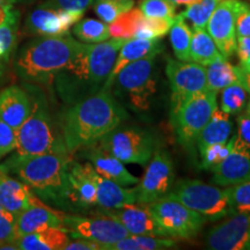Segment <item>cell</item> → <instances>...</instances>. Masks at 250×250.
I'll return each instance as SVG.
<instances>
[{
  "mask_svg": "<svg viewBox=\"0 0 250 250\" xmlns=\"http://www.w3.org/2000/svg\"><path fill=\"white\" fill-rule=\"evenodd\" d=\"M126 39L88 44L56 76L54 83L59 98L71 105L103 88L114 67L118 51Z\"/></svg>",
  "mask_w": 250,
  "mask_h": 250,
  "instance_id": "6da1fadb",
  "label": "cell"
},
{
  "mask_svg": "<svg viewBox=\"0 0 250 250\" xmlns=\"http://www.w3.org/2000/svg\"><path fill=\"white\" fill-rule=\"evenodd\" d=\"M127 118V114L110 89L80 100L62 116V136L67 151L73 154L93 145Z\"/></svg>",
  "mask_w": 250,
  "mask_h": 250,
  "instance_id": "7a4b0ae2",
  "label": "cell"
},
{
  "mask_svg": "<svg viewBox=\"0 0 250 250\" xmlns=\"http://www.w3.org/2000/svg\"><path fill=\"white\" fill-rule=\"evenodd\" d=\"M71 153L21 156L14 154L0 164V171L20 180L42 202L64 208Z\"/></svg>",
  "mask_w": 250,
  "mask_h": 250,
  "instance_id": "3957f363",
  "label": "cell"
},
{
  "mask_svg": "<svg viewBox=\"0 0 250 250\" xmlns=\"http://www.w3.org/2000/svg\"><path fill=\"white\" fill-rule=\"evenodd\" d=\"M85 45L86 43L74 40L70 34L40 36L21 48L14 62V70L28 83H51Z\"/></svg>",
  "mask_w": 250,
  "mask_h": 250,
  "instance_id": "277c9868",
  "label": "cell"
},
{
  "mask_svg": "<svg viewBox=\"0 0 250 250\" xmlns=\"http://www.w3.org/2000/svg\"><path fill=\"white\" fill-rule=\"evenodd\" d=\"M15 154L33 156L48 153H70L42 100L33 101L29 117L17 130Z\"/></svg>",
  "mask_w": 250,
  "mask_h": 250,
  "instance_id": "5b68a950",
  "label": "cell"
},
{
  "mask_svg": "<svg viewBox=\"0 0 250 250\" xmlns=\"http://www.w3.org/2000/svg\"><path fill=\"white\" fill-rule=\"evenodd\" d=\"M156 54L130 62L115 78L111 85L114 96L124 100L137 111L151 108L152 98L156 93L155 58Z\"/></svg>",
  "mask_w": 250,
  "mask_h": 250,
  "instance_id": "8992f818",
  "label": "cell"
},
{
  "mask_svg": "<svg viewBox=\"0 0 250 250\" xmlns=\"http://www.w3.org/2000/svg\"><path fill=\"white\" fill-rule=\"evenodd\" d=\"M170 193L188 208L203 215L206 221L221 220L232 214L228 188L220 189L198 180L184 179L174 183Z\"/></svg>",
  "mask_w": 250,
  "mask_h": 250,
  "instance_id": "52a82bcc",
  "label": "cell"
},
{
  "mask_svg": "<svg viewBox=\"0 0 250 250\" xmlns=\"http://www.w3.org/2000/svg\"><path fill=\"white\" fill-rule=\"evenodd\" d=\"M218 93L205 88L184 101L176 110L171 111L177 142L184 148L190 149L196 144L199 133L218 107Z\"/></svg>",
  "mask_w": 250,
  "mask_h": 250,
  "instance_id": "ba28073f",
  "label": "cell"
},
{
  "mask_svg": "<svg viewBox=\"0 0 250 250\" xmlns=\"http://www.w3.org/2000/svg\"><path fill=\"white\" fill-rule=\"evenodd\" d=\"M96 144L123 164L146 166L158 149L154 134L139 127L117 126Z\"/></svg>",
  "mask_w": 250,
  "mask_h": 250,
  "instance_id": "9c48e42d",
  "label": "cell"
},
{
  "mask_svg": "<svg viewBox=\"0 0 250 250\" xmlns=\"http://www.w3.org/2000/svg\"><path fill=\"white\" fill-rule=\"evenodd\" d=\"M147 206L166 236L190 239L201 232L206 223L203 215L188 208L170 192Z\"/></svg>",
  "mask_w": 250,
  "mask_h": 250,
  "instance_id": "30bf717a",
  "label": "cell"
},
{
  "mask_svg": "<svg viewBox=\"0 0 250 250\" xmlns=\"http://www.w3.org/2000/svg\"><path fill=\"white\" fill-rule=\"evenodd\" d=\"M62 228L68 233L71 239L89 240L101 246L102 250H109L115 243L130 235L116 219L105 214L87 218L64 213Z\"/></svg>",
  "mask_w": 250,
  "mask_h": 250,
  "instance_id": "8fae6325",
  "label": "cell"
},
{
  "mask_svg": "<svg viewBox=\"0 0 250 250\" xmlns=\"http://www.w3.org/2000/svg\"><path fill=\"white\" fill-rule=\"evenodd\" d=\"M175 183L174 164L165 149L158 148L147 164L145 174L137 183V203L148 205L168 195Z\"/></svg>",
  "mask_w": 250,
  "mask_h": 250,
  "instance_id": "7c38bea8",
  "label": "cell"
},
{
  "mask_svg": "<svg viewBox=\"0 0 250 250\" xmlns=\"http://www.w3.org/2000/svg\"><path fill=\"white\" fill-rule=\"evenodd\" d=\"M166 74L171 89V111L184 101L206 88L205 66L195 62L168 59Z\"/></svg>",
  "mask_w": 250,
  "mask_h": 250,
  "instance_id": "4fadbf2b",
  "label": "cell"
},
{
  "mask_svg": "<svg viewBox=\"0 0 250 250\" xmlns=\"http://www.w3.org/2000/svg\"><path fill=\"white\" fill-rule=\"evenodd\" d=\"M83 15L80 12L65 11L46 1L28 14L23 33L28 36L66 35Z\"/></svg>",
  "mask_w": 250,
  "mask_h": 250,
  "instance_id": "5bb4252c",
  "label": "cell"
},
{
  "mask_svg": "<svg viewBox=\"0 0 250 250\" xmlns=\"http://www.w3.org/2000/svg\"><path fill=\"white\" fill-rule=\"evenodd\" d=\"M240 0H221L206 24L219 51L224 57L229 58L236 52V12Z\"/></svg>",
  "mask_w": 250,
  "mask_h": 250,
  "instance_id": "9a60e30c",
  "label": "cell"
},
{
  "mask_svg": "<svg viewBox=\"0 0 250 250\" xmlns=\"http://www.w3.org/2000/svg\"><path fill=\"white\" fill-rule=\"evenodd\" d=\"M250 233V214L233 213L208 230L205 247L211 250H243Z\"/></svg>",
  "mask_w": 250,
  "mask_h": 250,
  "instance_id": "2e32d148",
  "label": "cell"
},
{
  "mask_svg": "<svg viewBox=\"0 0 250 250\" xmlns=\"http://www.w3.org/2000/svg\"><path fill=\"white\" fill-rule=\"evenodd\" d=\"M211 171V181L219 187H230L250 181V146L234 134L229 154Z\"/></svg>",
  "mask_w": 250,
  "mask_h": 250,
  "instance_id": "e0dca14e",
  "label": "cell"
},
{
  "mask_svg": "<svg viewBox=\"0 0 250 250\" xmlns=\"http://www.w3.org/2000/svg\"><path fill=\"white\" fill-rule=\"evenodd\" d=\"M96 205V187L90 176V164L71 161L64 210H86Z\"/></svg>",
  "mask_w": 250,
  "mask_h": 250,
  "instance_id": "ac0fdd59",
  "label": "cell"
},
{
  "mask_svg": "<svg viewBox=\"0 0 250 250\" xmlns=\"http://www.w3.org/2000/svg\"><path fill=\"white\" fill-rule=\"evenodd\" d=\"M102 214L116 219L130 235H154L166 236L145 204H130L114 210H103ZM167 237V236H166Z\"/></svg>",
  "mask_w": 250,
  "mask_h": 250,
  "instance_id": "d6986e66",
  "label": "cell"
},
{
  "mask_svg": "<svg viewBox=\"0 0 250 250\" xmlns=\"http://www.w3.org/2000/svg\"><path fill=\"white\" fill-rule=\"evenodd\" d=\"M80 151L81 155L93 166L94 169L105 179L114 181L123 187L134 186L139 182L138 177L131 174L125 168L123 162L102 149L96 143L80 148Z\"/></svg>",
  "mask_w": 250,
  "mask_h": 250,
  "instance_id": "ffe728a7",
  "label": "cell"
},
{
  "mask_svg": "<svg viewBox=\"0 0 250 250\" xmlns=\"http://www.w3.org/2000/svg\"><path fill=\"white\" fill-rule=\"evenodd\" d=\"M62 215L64 213L49 208L40 199L35 204L17 215L14 227L15 239L39 232L48 227L62 228Z\"/></svg>",
  "mask_w": 250,
  "mask_h": 250,
  "instance_id": "44dd1931",
  "label": "cell"
},
{
  "mask_svg": "<svg viewBox=\"0 0 250 250\" xmlns=\"http://www.w3.org/2000/svg\"><path fill=\"white\" fill-rule=\"evenodd\" d=\"M33 101L19 86L7 87L0 93V120L17 131L29 117Z\"/></svg>",
  "mask_w": 250,
  "mask_h": 250,
  "instance_id": "7402d4cb",
  "label": "cell"
},
{
  "mask_svg": "<svg viewBox=\"0 0 250 250\" xmlns=\"http://www.w3.org/2000/svg\"><path fill=\"white\" fill-rule=\"evenodd\" d=\"M90 176L96 187V205L102 210H114L137 203V190L126 189L114 181L100 175L90 165Z\"/></svg>",
  "mask_w": 250,
  "mask_h": 250,
  "instance_id": "603a6c76",
  "label": "cell"
},
{
  "mask_svg": "<svg viewBox=\"0 0 250 250\" xmlns=\"http://www.w3.org/2000/svg\"><path fill=\"white\" fill-rule=\"evenodd\" d=\"M165 45L159 40H144V39H130L122 45L118 51L117 58L115 61L114 67L109 74L107 81L102 89H110L115 78L123 68L130 62L147 57L153 54H161Z\"/></svg>",
  "mask_w": 250,
  "mask_h": 250,
  "instance_id": "cb8c5ba5",
  "label": "cell"
},
{
  "mask_svg": "<svg viewBox=\"0 0 250 250\" xmlns=\"http://www.w3.org/2000/svg\"><path fill=\"white\" fill-rule=\"evenodd\" d=\"M40 201L23 182L11 175L0 171V206L4 210L18 215L27 208Z\"/></svg>",
  "mask_w": 250,
  "mask_h": 250,
  "instance_id": "d4e9b609",
  "label": "cell"
},
{
  "mask_svg": "<svg viewBox=\"0 0 250 250\" xmlns=\"http://www.w3.org/2000/svg\"><path fill=\"white\" fill-rule=\"evenodd\" d=\"M71 236L64 228L48 227L15 239L20 250H64Z\"/></svg>",
  "mask_w": 250,
  "mask_h": 250,
  "instance_id": "484cf974",
  "label": "cell"
},
{
  "mask_svg": "<svg viewBox=\"0 0 250 250\" xmlns=\"http://www.w3.org/2000/svg\"><path fill=\"white\" fill-rule=\"evenodd\" d=\"M230 115L226 114L220 108H215L213 114L196 140L198 152L202 153L208 146L214 144H225L229 140L233 132V124Z\"/></svg>",
  "mask_w": 250,
  "mask_h": 250,
  "instance_id": "4316f807",
  "label": "cell"
},
{
  "mask_svg": "<svg viewBox=\"0 0 250 250\" xmlns=\"http://www.w3.org/2000/svg\"><path fill=\"white\" fill-rule=\"evenodd\" d=\"M223 57L212 40L206 28L192 29L191 44H190V61L201 64L203 66L211 64L218 58Z\"/></svg>",
  "mask_w": 250,
  "mask_h": 250,
  "instance_id": "83f0119b",
  "label": "cell"
},
{
  "mask_svg": "<svg viewBox=\"0 0 250 250\" xmlns=\"http://www.w3.org/2000/svg\"><path fill=\"white\" fill-rule=\"evenodd\" d=\"M206 88L215 93L221 92L227 86L239 83L236 66L230 64L226 57H220L206 65Z\"/></svg>",
  "mask_w": 250,
  "mask_h": 250,
  "instance_id": "f1b7e54d",
  "label": "cell"
},
{
  "mask_svg": "<svg viewBox=\"0 0 250 250\" xmlns=\"http://www.w3.org/2000/svg\"><path fill=\"white\" fill-rule=\"evenodd\" d=\"M175 240L166 236L129 235L115 243L109 250H165L174 248Z\"/></svg>",
  "mask_w": 250,
  "mask_h": 250,
  "instance_id": "f546056e",
  "label": "cell"
},
{
  "mask_svg": "<svg viewBox=\"0 0 250 250\" xmlns=\"http://www.w3.org/2000/svg\"><path fill=\"white\" fill-rule=\"evenodd\" d=\"M170 44L174 55L179 61H190V44H191L192 29L184 22L181 15H175L174 22L169 30Z\"/></svg>",
  "mask_w": 250,
  "mask_h": 250,
  "instance_id": "4dcf8cb0",
  "label": "cell"
},
{
  "mask_svg": "<svg viewBox=\"0 0 250 250\" xmlns=\"http://www.w3.org/2000/svg\"><path fill=\"white\" fill-rule=\"evenodd\" d=\"M73 35L80 42L88 44L103 42L110 37L109 24L96 19H80L73 26Z\"/></svg>",
  "mask_w": 250,
  "mask_h": 250,
  "instance_id": "1f68e13d",
  "label": "cell"
},
{
  "mask_svg": "<svg viewBox=\"0 0 250 250\" xmlns=\"http://www.w3.org/2000/svg\"><path fill=\"white\" fill-rule=\"evenodd\" d=\"M143 18L144 14L142 13L139 7H133L130 11L125 12L124 14L118 17L114 22L109 24L110 37L126 40L133 39L140 26Z\"/></svg>",
  "mask_w": 250,
  "mask_h": 250,
  "instance_id": "d6a6232c",
  "label": "cell"
},
{
  "mask_svg": "<svg viewBox=\"0 0 250 250\" xmlns=\"http://www.w3.org/2000/svg\"><path fill=\"white\" fill-rule=\"evenodd\" d=\"M249 94L241 83H235L221 90L220 109L228 115H237L246 109Z\"/></svg>",
  "mask_w": 250,
  "mask_h": 250,
  "instance_id": "836d02e7",
  "label": "cell"
},
{
  "mask_svg": "<svg viewBox=\"0 0 250 250\" xmlns=\"http://www.w3.org/2000/svg\"><path fill=\"white\" fill-rule=\"evenodd\" d=\"M220 1L221 0H199L195 4L188 6L180 15L184 20L191 22L192 29L206 28L208 19Z\"/></svg>",
  "mask_w": 250,
  "mask_h": 250,
  "instance_id": "e575fe53",
  "label": "cell"
},
{
  "mask_svg": "<svg viewBox=\"0 0 250 250\" xmlns=\"http://www.w3.org/2000/svg\"><path fill=\"white\" fill-rule=\"evenodd\" d=\"M94 11L100 20L110 24L118 17L134 7L133 0H95Z\"/></svg>",
  "mask_w": 250,
  "mask_h": 250,
  "instance_id": "d590c367",
  "label": "cell"
},
{
  "mask_svg": "<svg viewBox=\"0 0 250 250\" xmlns=\"http://www.w3.org/2000/svg\"><path fill=\"white\" fill-rule=\"evenodd\" d=\"M174 19L147 18L144 15L140 26L133 39L144 40H160L161 37L169 33Z\"/></svg>",
  "mask_w": 250,
  "mask_h": 250,
  "instance_id": "8d00e7d4",
  "label": "cell"
},
{
  "mask_svg": "<svg viewBox=\"0 0 250 250\" xmlns=\"http://www.w3.org/2000/svg\"><path fill=\"white\" fill-rule=\"evenodd\" d=\"M227 188L229 192L230 213L250 214V181Z\"/></svg>",
  "mask_w": 250,
  "mask_h": 250,
  "instance_id": "74e56055",
  "label": "cell"
},
{
  "mask_svg": "<svg viewBox=\"0 0 250 250\" xmlns=\"http://www.w3.org/2000/svg\"><path fill=\"white\" fill-rule=\"evenodd\" d=\"M138 7L147 18L173 19L176 12V5L171 0H142Z\"/></svg>",
  "mask_w": 250,
  "mask_h": 250,
  "instance_id": "f35d334b",
  "label": "cell"
},
{
  "mask_svg": "<svg viewBox=\"0 0 250 250\" xmlns=\"http://www.w3.org/2000/svg\"><path fill=\"white\" fill-rule=\"evenodd\" d=\"M233 146V136L225 144H214V145L208 146L202 153H199L201 156V165L202 168L206 170H211L215 166L220 164L226 156L229 154L230 149Z\"/></svg>",
  "mask_w": 250,
  "mask_h": 250,
  "instance_id": "ab89813d",
  "label": "cell"
},
{
  "mask_svg": "<svg viewBox=\"0 0 250 250\" xmlns=\"http://www.w3.org/2000/svg\"><path fill=\"white\" fill-rule=\"evenodd\" d=\"M17 146V131L0 120V161Z\"/></svg>",
  "mask_w": 250,
  "mask_h": 250,
  "instance_id": "60d3db41",
  "label": "cell"
},
{
  "mask_svg": "<svg viewBox=\"0 0 250 250\" xmlns=\"http://www.w3.org/2000/svg\"><path fill=\"white\" fill-rule=\"evenodd\" d=\"M235 28L237 37L250 36V5L241 0L236 12Z\"/></svg>",
  "mask_w": 250,
  "mask_h": 250,
  "instance_id": "b9f144b4",
  "label": "cell"
},
{
  "mask_svg": "<svg viewBox=\"0 0 250 250\" xmlns=\"http://www.w3.org/2000/svg\"><path fill=\"white\" fill-rule=\"evenodd\" d=\"M17 215L1 208L0 210V243L15 241L14 227Z\"/></svg>",
  "mask_w": 250,
  "mask_h": 250,
  "instance_id": "7bdbcfd3",
  "label": "cell"
},
{
  "mask_svg": "<svg viewBox=\"0 0 250 250\" xmlns=\"http://www.w3.org/2000/svg\"><path fill=\"white\" fill-rule=\"evenodd\" d=\"M95 0H48L49 4L56 7L71 12H80L85 13Z\"/></svg>",
  "mask_w": 250,
  "mask_h": 250,
  "instance_id": "ee69618b",
  "label": "cell"
},
{
  "mask_svg": "<svg viewBox=\"0 0 250 250\" xmlns=\"http://www.w3.org/2000/svg\"><path fill=\"white\" fill-rule=\"evenodd\" d=\"M239 58V66L243 70L250 72V36L237 37L236 52Z\"/></svg>",
  "mask_w": 250,
  "mask_h": 250,
  "instance_id": "f6af8a7d",
  "label": "cell"
},
{
  "mask_svg": "<svg viewBox=\"0 0 250 250\" xmlns=\"http://www.w3.org/2000/svg\"><path fill=\"white\" fill-rule=\"evenodd\" d=\"M237 115V138L243 144L250 146V115L246 110Z\"/></svg>",
  "mask_w": 250,
  "mask_h": 250,
  "instance_id": "bcb514c9",
  "label": "cell"
},
{
  "mask_svg": "<svg viewBox=\"0 0 250 250\" xmlns=\"http://www.w3.org/2000/svg\"><path fill=\"white\" fill-rule=\"evenodd\" d=\"M64 250H102V247L89 240L73 239L68 241Z\"/></svg>",
  "mask_w": 250,
  "mask_h": 250,
  "instance_id": "7dc6e473",
  "label": "cell"
},
{
  "mask_svg": "<svg viewBox=\"0 0 250 250\" xmlns=\"http://www.w3.org/2000/svg\"><path fill=\"white\" fill-rule=\"evenodd\" d=\"M237 76H239V81L241 83V85L245 87L247 92L250 95V72L243 70L242 67H240L239 65L236 66Z\"/></svg>",
  "mask_w": 250,
  "mask_h": 250,
  "instance_id": "c3c4849f",
  "label": "cell"
},
{
  "mask_svg": "<svg viewBox=\"0 0 250 250\" xmlns=\"http://www.w3.org/2000/svg\"><path fill=\"white\" fill-rule=\"evenodd\" d=\"M11 55H12L11 50H9L7 46L2 43V41L0 40V66H2V65L8 61L9 57H11Z\"/></svg>",
  "mask_w": 250,
  "mask_h": 250,
  "instance_id": "681fc988",
  "label": "cell"
},
{
  "mask_svg": "<svg viewBox=\"0 0 250 250\" xmlns=\"http://www.w3.org/2000/svg\"><path fill=\"white\" fill-rule=\"evenodd\" d=\"M171 1H173L175 5L189 6V5L195 4V2H197V1H199V0H171Z\"/></svg>",
  "mask_w": 250,
  "mask_h": 250,
  "instance_id": "f907efd6",
  "label": "cell"
},
{
  "mask_svg": "<svg viewBox=\"0 0 250 250\" xmlns=\"http://www.w3.org/2000/svg\"><path fill=\"white\" fill-rule=\"evenodd\" d=\"M35 0H11L12 4H30Z\"/></svg>",
  "mask_w": 250,
  "mask_h": 250,
  "instance_id": "816d5d0a",
  "label": "cell"
},
{
  "mask_svg": "<svg viewBox=\"0 0 250 250\" xmlns=\"http://www.w3.org/2000/svg\"><path fill=\"white\" fill-rule=\"evenodd\" d=\"M7 5H14V4H12L11 0H0V7H4V6H7Z\"/></svg>",
  "mask_w": 250,
  "mask_h": 250,
  "instance_id": "f5cc1de1",
  "label": "cell"
},
{
  "mask_svg": "<svg viewBox=\"0 0 250 250\" xmlns=\"http://www.w3.org/2000/svg\"><path fill=\"white\" fill-rule=\"evenodd\" d=\"M245 250H250V233H249L248 241H247V245H246V248H245Z\"/></svg>",
  "mask_w": 250,
  "mask_h": 250,
  "instance_id": "db71d44e",
  "label": "cell"
},
{
  "mask_svg": "<svg viewBox=\"0 0 250 250\" xmlns=\"http://www.w3.org/2000/svg\"><path fill=\"white\" fill-rule=\"evenodd\" d=\"M246 111L250 115V99L248 100V103H247V105H246Z\"/></svg>",
  "mask_w": 250,
  "mask_h": 250,
  "instance_id": "11a10c76",
  "label": "cell"
},
{
  "mask_svg": "<svg viewBox=\"0 0 250 250\" xmlns=\"http://www.w3.org/2000/svg\"><path fill=\"white\" fill-rule=\"evenodd\" d=\"M0 210H1V206H0Z\"/></svg>",
  "mask_w": 250,
  "mask_h": 250,
  "instance_id": "9f6ffc18",
  "label": "cell"
}]
</instances>
